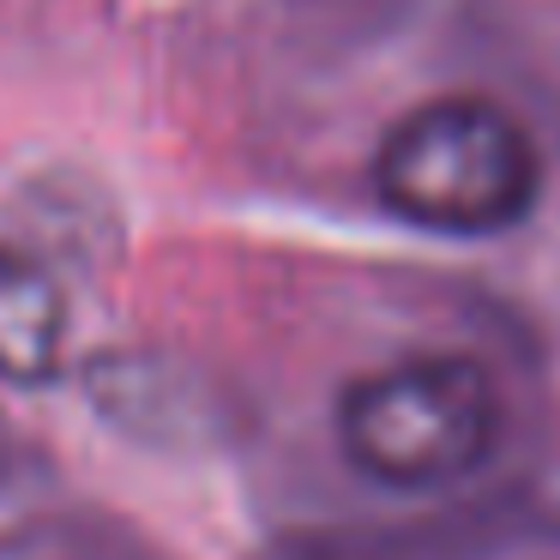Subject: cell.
<instances>
[{
    "label": "cell",
    "instance_id": "obj_1",
    "mask_svg": "<svg viewBox=\"0 0 560 560\" xmlns=\"http://www.w3.org/2000/svg\"><path fill=\"white\" fill-rule=\"evenodd\" d=\"M542 163L500 103L440 97L410 109L374 158V194L434 235H494L536 206Z\"/></svg>",
    "mask_w": 560,
    "mask_h": 560
},
{
    "label": "cell",
    "instance_id": "obj_2",
    "mask_svg": "<svg viewBox=\"0 0 560 560\" xmlns=\"http://www.w3.org/2000/svg\"><path fill=\"white\" fill-rule=\"evenodd\" d=\"M500 440V392L470 355H404L338 398V446L368 482L428 494L488 464Z\"/></svg>",
    "mask_w": 560,
    "mask_h": 560
},
{
    "label": "cell",
    "instance_id": "obj_3",
    "mask_svg": "<svg viewBox=\"0 0 560 560\" xmlns=\"http://www.w3.org/2000/svg\"><path fill=\"white\" fill-rule=\"evenodd\" d=\"M67 350V302L43 266L0 254V374L49 380Z\"/></svg>",
    "mask_w": 560,
    "mask_h": 560
}]
</instances>
